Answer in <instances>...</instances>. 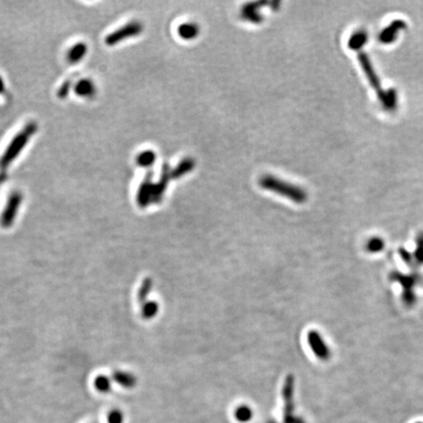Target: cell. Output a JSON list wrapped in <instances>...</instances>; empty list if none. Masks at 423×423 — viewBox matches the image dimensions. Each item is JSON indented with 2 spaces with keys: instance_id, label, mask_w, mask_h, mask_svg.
Instances as JSON below:
<instances>
[{
  "instance_id": "cell-19",
  "label": "cell",
  "mask_w": 423,
  "mask_h": 423,
  "mask_svg": "<svg viewBox=\"0 0 423 423\" xmlns=\"http://www.w3.org/2000/svg\"><path fill=\"white\" fill-rule=\"evenodd\" d=\"M156 160V155L153 151H144L140 154H138L137 158H136V163L139 167H143V168H148L151 167L154 162Z\"/></svg>"
},
{
  "instance_id": "cell-6",
  "label": "cell",
  "mask_w": 423,
  "mask_h": 423,
  "mask_svg": "<svg viewBox=\"0 0 423 423\" xmlns=\"http://www.w3.org/2000/svg\"><path fill=\"white\" fill-rule=\"evenodd\" d=\"M293 394H294V377L288 375L283 386V399H284V422L293 423L295 417L293 416Z\"/></svg>"
},
{
  "instance_id": "cell-10",
  "label": "cell",
  "mask_w": 423,
  "mask_h": 423,
  "mask_svg": "<svg viewBox=\"0 0 423 423\" xmlns=\"http://www.w3.org/2000/svg\"><path fill=\"white\" fill-rule=\"evenodd\" d=\"M407 28V24L403 20H395L388 27L383 29L379 34L381 44H389L395 42L400 30Z\"/></svg>"
},
{
  "instance_id": "cell-18",
  "label": "cell",
  "mask_w": 423,
  "mask_h": 423,
  "mask_svg": "<svg viewBox=\"0 0 423 423\" xmlns=\"http://www.w3.org/2000/svg\"><path fill=\"white\" fill-rule=\"evenodd\" d=\"M114 379L118 384H120L121 386L125 388H132L136 384V378L132 374L127 373V372L118 371L114 374Z\"/></svg>"
},
{
  "instance_id": "cell-13",
  "label": "cell",
  "mask_w": 423,
  "mask_h": 423,
  "mask_svg": "<svg viewBox=\"0 0 423 423\" xmlns=\"http://www.w3.org/2000/svg\"><path fill=\"white\" fill-rule=\"evenodd\" d=\"M263 3L254 2V3H248L242 8V17L252 23H261L263 20L262 15L259 13L260 6Z\"/></svg>"
},
{
  "instance_id": "cell-17",
  "label": "cell",
  "mask_w": 423,
  "mask_h": 423,
  "mask_svg": "<svg viewBox=\"0 0 423 423\" xmlns=\"http://www.w3.org/2000/svg\"><path fill=\"white\" fill-rule=\"evenodd\" d=\"M368 35L365 30H358L353 33L349 39L348 46L353 50H360L367 42Z\"/></svg>"
},
{
  "instance_id": "cell-20",
  "label": "cell",
  "mask_w": 423,
  "mask_h": 423,
  "mask_svg": "<svg viewBox=\"0 0 423 423\" xmlns=\"http://www.w3.org/2000/svg\"><path fill=\"white\" fill-rule=\"evenodd\" d=\"M234 415L238 421L248 422L253 417V411L248 406H240L235 410Z\"/></svg>"
},
{
  "instance_id": "cell-8",
  "label": "cell",
  "mask_w": 423,
  "mask_h": 423,
  "mask_svg": "<svg viewBox=\"0 0 423 423\" xmlns=\"http://www.w3.org/2000/svg\"><path fill=\"white\" fill-rule=\"evenodd\" d=\"M307 342H309L311 349L319 359L326 361L330 357V351L319 332L317 331L309 332Z\"/></svg>"
},
{
  "instance_id": "cell-27",
  "label": "cell",
  "mask_w": 423,
  "mask_h": 423,
  "mask_svg": "<svg viewBox=\"0 0 423 423\" xmlns=\"http://www.w3.org/2000/svg\"><path fill=\"white\" fill-rule=\"evenodd\" d=\"M418 243H420V245H419L418 249L416 250L417 251L416 252V260H418L420 263H423V234L420 235Z\"/></svg>"
},
{
  "instance_id": "cell-28",
  "label": "cell",
  "mask_w": 423,
  "mask_h": 423,
  "mask_svg": "<svg viewBox=\"0 0 423 423\" xmlns=\"http://www.w3.org/2000/svg\"><path fill=\"white\" fill-rule=\"evenodd\" d=\"M4 90H5V84H4V82H3V80H2V78L0 75V94L2 92H4Z\"/></svg>"
},
{
  "instance_id": "cell-24",
  "label": "cell",
  "mask_w": 423,
  "mask_h": 423,
  "mask_svg": "<svg viewBox=\"0 0 423 423\" xmlns=\"http://www.w3.org/2000/svg\"><path fill=\"white\" fill-rule=\"evenodd\" d=\"M383 247H384V243H383V241H382L380 238H377V237H374V238L370 239V240L367 242V244H366V249H367V251H369V252H371V253L380 252V251L383 249Z\"/></svg>"
},
{
  "instance_id": "cell-9",
  "label": "cell",
  "mask_w": 423,
  "mask_h": 423,
  "mask_svg": "<svg viewBox=\"0 0 423 423\" xmlns=\"http://www.w3.org/2000/svg\"><path fill=\"white\" fill-rule=\"evenodd\" d=\"M152 172L148 173L143 181L141 182L138 191H137V204L140 208H146L148 205L151 204V190H152Z\"/></svg>"
},
{
  "instance_id": "cell-11",
  "label": "cell",
  "mask_w": 423,
  "mask_h": 423,
  "mask_svg": "<svg viewBox=\"0 0 423 423\" xmlns=\"http://www.w3.org/2000/svg\"><path fill=\"white\" fill-rule=\"evenodd\" d=\"M73 91L80 97L88 98V97H91L95 94L96 88H95V85L93 84V82L91 80L82 79L74 85Z\"/></svg>"
},
{
  "instance_id": "cell-2",
  "label": "cell",
  "mask_w": 423,
  "mask_h": 423,
  "mask_svg": "<svg viewBox=\"0 0 423 423\" xmlns=\"http://www.w3.org/2000/svg\"><path fill=\"white\" fill-rule=\"evenodd\" d=\"M262 188L286 197L295 203H304L306 200V192L300 186L294 185L284 180H281L274 175H263L260 179Z\"/></svg>"
},
{
  "instance_id": "cell-12",
  "label": "cell",
  "mask_w": 423,
  "mask_h": 423,
  "mask_svg": "<svg viewBox=\"0 0 423 423\" xmlns=\"http://www.w3.org/2000/svg\"><path fill=\"white\" fill-rule=\"evenodd\" d=\"M88 53V45L85 43H76L72 45L67 52V60L70 64H78Z\"/></svg>"
},
{
  "instance_id": "cell-5",
  "label": "cell",
  "mask_w": 423,
  "mask_h": 423,
  "mask_svg": "<svg viewBox=\"0 0 423 423\" xmlns=\"http://www.w3.org/2000/svg\"><path fill=\"white\" fill-rule=\"evenodd\" d=\"M358 59H359L360 64H361L365 75L367 78L368 83L370 84L372 88L377 92V96L379 98L380 96L383 94L384 90L381 88L379 78H378L377 73L375 72V70H374V68L371 64L370 59L365 54V52H360L359 55H358Z\"/></svg>"
},
{
  "instance_id": "cell-7",
  "label": "cell",
  "mask_w": 423,
  "mask_h": 423,
  "mask_svg": "<svg viewBox=\"0 0 423 423\" xmlns=\"http://www.w3.org/2000/svg\"><path fill=\"white\" fill-rule=\"evenodd\" d=\"M22 199L23 196L19 191H14L10 194L6 207L1 216V222L4 225H9L12 223L18 213L20 205L22 203Z\"/></svg>"
},
{
  "instance_id": "cell-29",
  "label": "cell",
  "mask_w": 423,
  "mask_h": 423,
  "mask_svg": "<svg viewBox=\"0 0 423 423\" xmlns=\"http://www.w3.org/2000/svg\"><path fill=\"white\" fill-rule=\"evenodd\" d=\"M6 179V175H5V173L4 172H1L0 173V184L1 183H3V181Z\"/></svg>"
},
{
  "instance_id": "cell-21",
  "label": "cell",
  "mask_w": 423,
  "mask_h": 423,
  "mask_svg": "<svg viewBox=\"0 0 423 423\" xmlns=\"http://www.w3.org/2000/svg\"><path fill=\"white\" fill-rule=\"evenodd\" d=\"M159 311V305L156 302L150 301L145 302L142 306V317L145 320H150L154 318Z\"/></svg>"
},
{
  "instance_id": "cell-3",
  "label": "cell",
  "mask_w": 423,
  "mask_h": 423,
  "mask_svg": "<svg viewBox=\"0 0 423 423\" xmlns=\"http://www.w3.org/2000/svg\"><path fill=\"white\" fill-rule=\"evenodd\" d=\"M143 30V26L137 21H132L122 28L114 30L105 37V44L108 46H114L122 42L139 35Z\"/></svg>"
},
{
  "instance_id": "cell-1",
  "label": "cell",
  "mask_w": 423,
  "mask_h": 423,
  "mask_svg": "<svg viewBox=\"0 0 423 423\" xmlns=\"http://www.w3.org/2000/svg\"><path fill=\"white\" fill-rule=\"evenodd\" d=\"M36 131V123L29 122L21 131L15 134L14 137L11 139L10 143L6 147L5 151L0 157V169L2 172L8 169L10 165L18 158V156L29 143V139L33 136Z\"/></svg>"
},
{
  "instance_id": "cell-22",
  "label": "cell",
  "mask_w": 423,
  "mask_h": 423,
  "mask_svg": "<svg viewBox=\"0 0 423 423\" xmlns=\"http://www.w3.org/2000/svg\"><path fill=\"white\" fill-rule=\"evenodd\" d=\"M152 286H153V282L151 278H145L140 286V289L138 291V301L141 304L145 303L146 299L148 297V295L150 294V292L152 290Z\"/></svg>"
},
{
  "instance_id": "cell-14",
  "label": "cell",
  "mask_w": 423,
  "mask_h": 423,
  "mask_svg": "<svg viewBox=\"0 0 423 423\" xmlns=\"http://www.w3.org/2000/svg\"><path fill=\"white\" fill-rule=\"evenodd\" d=\"M380 103L382 104L383 108H385L388 111H393L396 106H397V102H398V95H397V91L395 90L394 88H390L387 90H384L383 94L380 96Z\"/></svg>"
},
{
  "instance_id": "cell-23",
  "label": "cell",
  "mask_w": 423,
  "mask_h": 423,
  "mask_svg": "<svg viewBox=\"0 0 423 423\" xmlns=\"http://www.w3.org/2000/svg\"><path fill=\"white\" fill-rule=\"evenodd\" d=\"M95 387L98 391L102 393H107L111 390V382L105 376H100L95 380Z\"/></svg>"
},
{
  "instance_id": "cell-4",
  "label": "cell",
  "mask_w": 423,
  "mask_h": 423,
  "mask_svg": "<svg viewBox=\"0 0 423 423\" xmlns=\"http://www.w3.org/2000/svg\"><path fill=\"white\" fill-rule=\"evenodd\" d=\"M172 170L168 164H164L162 169L160 180L157 183L152 184L151 190V203L152 204H159L162 202L166 190L168 187L169 181L172 179Z\"/></svg>"
},
{
  "instance_id": "cell-25",
  "label": "cell",
  "mask_w": 423,
  "mask_h": 423,
  "mask_svg": "<svg viewBox=\"0 0 423 423\" xmlns=\"http://www.w3.org/2000/svg\"><path fill=\"white\" fill-rule=\"evenodd\" d=\"M107 421L108 423H123L124 422V414L122 411L114 409L108 414Z\"/></svg>"
},
{
  "instance_id": "cell-15",
  "label": "cell",
  "mask_w": 423,
  "mask_h": 423,
  "mask_svg": "<svg viewBox=\"0 0 423 423\" xmlns=\"http://www.w3.org/2000/svg\"><path fill=\"white\" fill-rule=\"evenodd\" d=\"M177 32L181 39L185 41H191L198 36L199 27L195 23H184L178 27Z\"/></svg>"
},
{
  "instance_id": "cell-30",
  "label": "cell",
  "mask_w": 423,
  "mask_h": 423,
  "mask_svg": "<svg viewBox=\"0 0 423 423\" xmlns=\"http://www.w3.org/2000/svg\"><path fill=\"white\" fill-rule=\"evenodd\" d=\"M267 423H278L276 422V421H274V420H271V421H268Z\"/></svg>"
},
{
  "instance_id": "cell-16",
  "label": "cell",
  "mask_w": 423,
  "mask_h": 423,
  "mask_svg": "<svg viewBox=\"0 0 423 423\" xmlns=\"http://www.w3.org/2000/svg\"><path fill=\"white\" fill-rule=\"evenodd\" d=\"M194 166H195V163H194L193 159H191V158L183 159L175 167L174 170H172V177L174 179H176V178H179V177L188 174L194 169Z\"/></svg>"
},
{
  "instance_id": "cell-26",
  "label": "cell",
  "mask_w": 423,
  "mask_h": 423,
  "mask_svg": "<svg viewBox=\"0 0 423 423\" xmlns=\"http://www.w3.org/2000/svg\"><path fill=\"white\" fill-rule=\"evenodd\" d=\"M71 87H72V83L69 81L62 84V86L59 88L58 92H57V95L60 99H64L69 95Z\"/></svg>"
}]
</instances>
